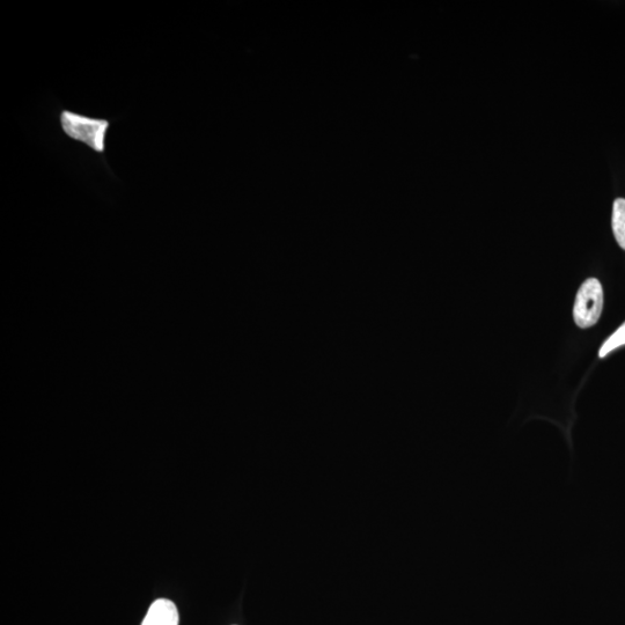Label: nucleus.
<instances>
[{"label": "nucleus", "mask_w": 625, "mask_h": 625, "mask_svg": "<svg viewBox=\"0 0 625 625\" xmlns=\"http://www.w3.org/2000/svg\"><path fill=\"white\" fill-rule=\"evenodd\" d=\"M57 116L66 138L84 145L99 156H105L112 121L106 117L85 115L68 108H62Z\"/></svg>", "instance_id": "obj_1"}, {"label": "nucleus", "mask_w": 625, "mask_h": 625, "mask_svg": "<svg viewBox=\"0 0 625 625\" xmlns=\"http://www.w3.org/2000/svg\"><path fill=\"white\" fill-rule=\"evenodd\" d=\"M613 231L617 244L625 250V200L617 198L613 208Z\"/></svg>", "instance_id": "obj_4"}, {"label": "nucleus", "mask_w": 625, "mask_h": 625, "mask_svg": "<svg viewBox=\"0 0 625 625\" xmlns=\"http://www.w3.org/2000/svg\"><path fill=\"white\" fill-rule=\"evenodd\" d=\"M142 625H179V612L171 600L154 601Z\"/></svg>", "instance_id": "obj_3"}, {"label": "nucleus", "mask_w": 625, "mask_h": 625, "mask_svg": "<svg viewBox=\"0 0 625 625\" xmlns=\"http://www.w3.org/2000/svg\"><path fill=\"white\" fill-rule=\"evenodd\" d=\"M604 310V290L597 278H590L580 286L577 293L573 318L582 329L591 328L600 319Z\"/></svg>", "instance_id": "obj_2"}, {"label": "nucleus", "mask_w": 625, "mask_h": 625, "mask_svg": "<svg viewBox=\"0 0 625 625\" xmlns=\"http://www.w3.org/2000/svg\"><path fill=\"white\" fill-rule=\"evenodd\" d=\"M623 345H625V322L608 338L605 344L602 345L599 352L600 358H605L610 352L623 347Z\"/></svg>", "instance_id": "obj_5"}]
</instances>
